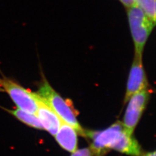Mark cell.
<instances>
[{
  "instance_id": "1",
  "label": "cell",
  "mask_w": 156,
  "mask_h": 156,
  "mask_svg": "<svg viewBox=\"0 0 156 156\" xmlns=\"http://www.w3.org/2000/svg\"><path fill=\"white\" fill-rule=\"evenodd\" d=\"M37 93L46 101L62 122L73 127L79 134L85 135V131L81 127L76 119V111L69 100H64L46 80L41 84Z\"/></svg>"
},
{
  "instance_id": "2",
  "label": "cell",
  "mask_w": 156,
  "mask_h": 156,
  "mask_svg": "<svg viewBox=\"0 0 156 156\" xmlns=\"http://www.w3.org/2000/svg\"><path fill=\"white\" fill-rule=\"evenodd\" d=\"M128 22L135 45V54L142 56L143 50L155 24L138 6L127 8Z\"/></svg>"
},
{
  "instance_id": "3",
  "label": "cell",
  "mask_w": 156,
  "mask_h": 156,
  "mask_svg": "<svg viewBox=\"0 0 156 156\" xmlns=\"http://www.w3.org/2000/svg\"><path fill=\"white\" fill-rule=\"evenodd\" d=\"M0 91L8 94L17 108L36 114L38 109L36 93L25 89L16 81L3 74L0 76Z\"/></svg>"
},
{
  "instance_id": "4",
  "label": "cell",
  "mask_w": 156,
  "mask_h": 156,
  "mask_svg": "<svg viewBox=\"0 0 156 156\" xmlns=\"http://www.w3.org/2000/svg\"><path fill=\"white\" fill-rule=\"evenodd\" d=\"M150 93L144 89L133 95L128 100V104L124 117V128L127 133L132 135L140 121L147 102Z\"/></svg>"
},
{
  "instance_id": "5",
  "label": "cell",
  "mask_w": 156,
  "mask_h": 156,
  "mask_svg": "<svg viewBox=\"0 0 156 156\" xmlns=\"http://www.w3.org/2000/svg\"><path fill=\"white\" fill-rule=\"evenodd\" d=\"M124 130L123 123L117 122L102 131H85V135L93 140L91 147L93 153L101 156L106 150L111 149L112 145Z\"/></svg>"
},
{
  "instance_id": "6",
  "label": "cell",
  "mask_w": 156,
  "mask_h": 156,
  "mask_svg": "<svg viewBox=\"0 0 156 156\" xmlns=\"http://www.w3.org/2000/svg\"><path fill=\"white\" fill-rule=\"evenodd\" d=\"M147 86V81L143 67L142 56L135 54L129 74L124 103H126L133 95L146 89Z\"/></svg>"
},
{
  "instance_id": "7",
  "label": "cell",
  "mask_w": 156,
  "mask_h": 156,
  "mask_svg": "<svg viewBox=\"0 0 156 156\" xmlns=\"http://www.w3.org/2000/svg\"><path fill=\"white\" fill-rule=\"evenodd\" d=\"M36 95L38 101V109L36 115L44 129L51 135L55 136L60 127L62 120L42 97L37 93H36Z\"/></svg>"
},
{
  "instance_id": "8",
  "label": "cell",
  "mask_w": 156,
  "mask_h": 156,
  "mask_svg": "<svg viewBox=\"0 0 156 156\" xmlns=\"http://www.w3.org/2000/svg\"><path fill=\"white\" fill-rule=\"evenodd\" d=\"M55 136L58 144L66 151L73 153L77 150V132L67 123L62 122Z\"/></svg>"
},
{
  "instance_id": "9",
  "label": "cell",
  "mask_w": 156,
  "mask_h": 156,
  "mask_svg": "<svg viewBox=\"0 0 156 156\" xmlns=\"http://www.w3.org/2000/svg\"><path fill=\"white\" fill-rule=\"evenodd\" d=\"M111 149L132 156H140L141 154V149L138 142L132 135L127 133L125 129L115 140Z\"/></svg>"
},
{
  "instance_id": "10",
  "label": "cell",
  "mask_w": 156,
  "mask_h": 156,
  "mask_svg": "<svg viewBox=\"0 0 156 156\" xmlns=\"http://www.w3.org/2000/svg\"><path fill=\"white\" fill-rule=\"evenodd\" d=\"M0 108L11 114L19 121L25 124L29 127L38 129H44L43 126L36 114L24 111L19 108L8 109L2 106H0Z\"/></svg>"
},
{
  "instance_id": "11",
  "label": "cell",
  "mask_w": 156,
  "mask_h": 156,
  "mask_svg": "<svg viewBox=\"0 0 156 156\" xmlns=\"http://www.w3.org/2000/svg\"><path fill=\"white\" fill-rule=\"evenodd\" d=\"M136 5L147 17L156 24V0H135Z\"/></svg>"
},
{
  "instance_id": "12",
  "label": "cell",
  "mask_w": 156,
  "mask_h": 156,
  "mask_svg": "<svg viewBox=\"0 0 156 156\" xmlns=\"http://www.w3.org/2000/svg\"><path fill=\"white\" fill-rule=\"evenodd\" d=\"M93 152L89 148H84L73 153L71 156H93Z\"/></svg>"
},
{
  "instance_id": "13",
  "label": "cell",
  "mask_w": 156,
  "mask_h": 156,
  "mask_svg": "<svg viewBox=\"0 0 156 156\" xmlns=\"http://www.w3.org/2000/svg\"><path fill=\"white\" fill-rule=\"evenodd\" d=\"M127 8L132 7L135 5V0H119Z\"/></svg>"
},
{
  "instance_id": "14",
  "label": "cell",
  "mask_w": 156,
  "mask_h": 156,
  "mask_svg": "<svg viewBox=\"0 0 156 156\" xmlns=\"http://www.w3.org/2000/svg\"><path fill=\"white\" fill-rule=\"evenodd\" d=\"M145 156H156V152H155V151H154L152 152L147 153L145 154Z\"/></svg>"
}]
</instances>
